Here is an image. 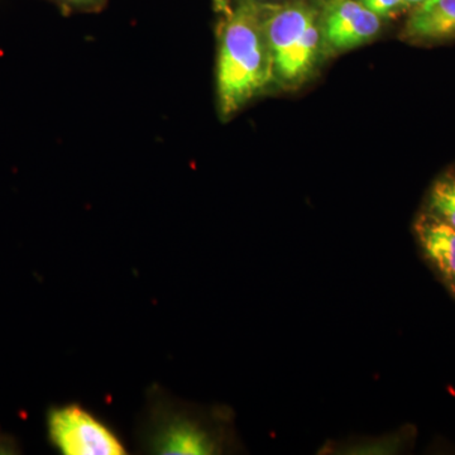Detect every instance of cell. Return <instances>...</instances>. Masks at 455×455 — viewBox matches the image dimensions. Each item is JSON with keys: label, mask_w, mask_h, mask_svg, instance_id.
Listing matches in <instances>:
<instances>
[{"label": "cell", "mask_w": 455, "mask_h": 455, "mask_svg": "<svg viewBox=\"0 0 455 455\" xmlns=\"http://www.w3.org/2000/svg\"><path fill=\"white\" fill-rule=\"evenodd\" d=\"M359 2L379 18L391 16L398 9L406 7L403 0H359Z\"/></svg>", "instance_id": "cell-9"}, {"label": "cell", "mask_w": 455, "mask_h": 455, "mask_svg": "<svg viewBox=\"0 0 455 455\" xmlns=\"http://www.w3.org/2000/svg\"><path fill=\"white\" fill-rule=\"evenodd\" d=\"M415 232L427 260L451 280L455 276V228L429 212L416 221Z\"/></svg>", "instance_id": "cell-6"}, {"label": "cell", "mask_w": 455, "mask_h": 455, "mask_svg": "<svg viewBox=\"0 0 455 455\" xmlns=\"http://www.w3.org/2000/svg\"><path fill=\"white\" fill-rule=\"evenodd\" d=\"M381 18L358 0H331L325 9L323 33L333 49L346 51L372 40Z\"/></svg>", "instance_id": "cell-5"}, {"label": "cell", "mask_w": 455, "mask_h": 455, "mask_svg": "<svg viewBox=\"0 0 455 455\" xmlns=\"http://www.w3.org/2000/svg\"><path fill=\"white\" fill-rule=\"evenodd\" d=\"M147 439L149 449L158 454H212L217 449L202 424L161 403L149 412Z\"/></svg>", "instance_id": "cell-4"}, {"label": "cell", "mask_w": 455, "mask_h": 455, "mask_svg": "<svg viewBox=\"0 0 455 455\" xmlns=\"http://www.w3.org/2000/svg\"><path fill=\"white\" fill-rule=\"evenodd\" d=\"M423 2L424 0H403V3H405L406 7H409V5H418Z\"/></svg>", "instance_id": "cell-11"}, {"label": "cell", "mask_w": 455, "mask_h": 455, "mask_svg": "<svg viewBox=\"0 0 455 455\" xmlns=\"http://www.w3.org/2000/svg\"><path fill=\"white\" fill-rule=\"evenodd\" d=\"M405 37L414 42L455 38V0H424L406 23Z\"/></svg>", "instance_id": "cell-7"}, {"label": "cell", "mask_w": 455, "mask_h": 455, "mask_svg": "<svg viewBox=\"0 0 455 455\" xmlns=\"http://www.w3.org/2000/svg\"><path fill=\"white\" fill-rule=\"evenodd\" d=\"M56 2L61 3V4L68 5V7H92V5L98 4L101 0H56Z\"/></svg>", "instance_id": "cell-10"}, {"label": "cell", "mask_w": 455, "mask_h": 455, "mask_svg": "<svg viewBox=\"0 0 455 455\" xmlns=\"http://www.w3.org/2000/svg\"><path fill=\"white\" fill-rule=\"evenodd\" d=\"M262 12L275 77L287 85L304 82L316 65L322 44L315 14L304 5H262Z\"/></svg>", "instance_id": "cell-2"}, {"label": "cell", "mask_w": 455, "mask_h": 455, "mask_svg": "<svg viewBox=\"0 0 455 455\" xmlns=\"http://www.w3.org/2000/svg\"><path fill=\"white\" fill-rule=\"evenodd\" d=\"M430 212L455 228V178L435 182L430 193Z\"/></svg>", "instance_id": "cell-8"}, {"label": "cell", "mask_w": 455, "mask_h": 455, "mask_svg": "<svg viewBox=\"0 0 455 455\" xmlns=\"http://www.w3.org/2000/svg\"><path fill=\"white\" fill-rule=\"evenodd\" d=\"M262 5L243 2L221 25L217 86L220 113L230 116L274 80Z\"/></svg>", "instance_id": "cell-1"}, {"label": "cell", "mask_w": 455, "mask_h": 455, "mask_svg": "<svg viewBox=\"0 0 455 455\" xmlns=\"http://www.w3.org/2000/svg\"><path fill=\"white\" fill-rule=\"evenodd\" d=\"M51 444L65 455L125 454L121 439L79 405L53 407L47 414Z\"/></svg>", "instance_id": "cell-3"}, {"label": "cell", "mask_w": 455, "mask_h": 455, "mask_svg": "<svg viewBox=\"0 0 455 455\" xmlns=\"http://www.w3.org/2000/svg\"><path fill=\"white\" fill-rule=\"evenodd\" d=\"M449 283H451V287L453 289V291L455 292V276L451 278V280H449Z\"/></svg>", "instance_id": "cell-12"}]
</instances>
